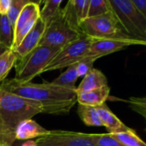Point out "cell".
<instances>
[{
	"instance_id": "cell-30",
	"label": "cell",
	"mask_w": 146,
	"mask_h": 146,
	"mask_svg": "<svg viewBox=\"0 0 146 146\" xmlns=\"http://www.w3.org/2000/svg\"><path fill=\"white\" fill-rule=\"evenodd\" d=\"M7 50H9V48L5 47L4 45H3V44H0V56H1L3 53H4Z\"/></svg>"
},
{
	"instance_id": "cell-27",
	"label": "cell",
	"mask_w": 146,
	"mask_h": 146,
	"mask_svg": "<svg viewBox=\"0 0 146 146\" xmlns=\"http://www.w3.org/2000/svg\"><path fill=\"white\" fill-rule=\"evenodd\" d=\"M96 60L91 57H84L79 62L77 63V71L78 77H84L92 68H94L93 65Z\"/></svg>"
},
{
	"instance_id": "cell-25",
	"label": "cell",
	"mask_w": 146,
	"mask_h": 146,
	"mask_svg": "<svg viewBox=\"0 0 146 146\" xmlns=\"http://www.w3.org/2000/svg\"><path fill=\"white\" fill-rule=\"evenodd\" d=\"M91 136L96 146H125L115 138H114L110 133H91Z\"/></svg>"
},
{
	"instance_id": "cell-1",
	"label": "cell",
	"mask_w": 146,
	"mask_h": 146,
	"mask_svg": "<svg viewBox=\"0 0 146 146\" xmlns=\"http://www.w3.org/2000/svg\"><path fill=\"white\" fill-rule=\"evenodd\" d=\"M0 89L39 103L42 107V113L48 115H68L77 103L76 90L55 86L51 82L22 83L10 79L2 82Z\"/></svg>"
},
{
	"instance_id": "cell-23",
	"label": "cell",
	"mask_w": 146,
	"mask_h": 146,
	"mask_svg": "<svg viewBox=\"0 0 146 146\" xmlns=\"http://www.w3.org/2000/svg\"><path fill=\"white\" fill-rule=\"evenodd\" d=\"M112 10L109 0H89L87 18L99 16Z\"/></svg>"
},
{
	"instance_id": "cell-13",
	"label": "cell",
	"mask_w": 146,
	"mask_h": 146,
	"mask_svg": "<svg viewBox=\"0 0 146 146\" xmlns=\"http://www.w3.org/2000/svg\"><path fill=\"white\" fill-rule=\"evenodd\" d=\"M49 133V130L41 127L35 121L29 119L21 122L15 130V140L25 141L36 139Z\"/></svg>"
},
{
	"instance_id": "cell-8",
	"label": "cell",
	"mask_w": 146,
	"mask_h": 146,
	"mask_svg": "<svg viewBox=\"0 0 146 146\" xmlns=\"http://www.w3.org/2000/svg\"><path fill=\"white\" fill-rule=\"evenodd\" d=\"M37 146H96L89 133L52 130L35 140Z\"/></svg>"
},
{
	"instance_id": "cell-20",
	"label": "cell",
	"mask_w": 146,
	"mask_h": 146,
	"mask_svg": "<svg viewBox=\"0 0 146 146\" xmlns=\"http://www.w3.org/2000/svg\"><path fill=\"white\" fill-rule=\"evenodd\" d=\"M14 40V27L7 15H0V44L11 49Z\"/></svg>"
},
{
	"instance_id": "cell-9",
	"label": "cell",
	"mask_w": 146,
	"mask_h": 146,
	"mask_svg": "<svg viewBox=\"0 0 146 146\" xmlns=\"http://www.w3.org/2000/svg\"><path fill=\"white\" fill-rule=\"evenodd\" d=\"M40 2L30 1L20 13L14 26V40L11 49L17 47L24 37L34 27L40 19Z\"/></svg>"
},
{
	"instance_id": "cell-24",
	"label": "cell",
	"mask_w": 146,
	"mask_h": 146,
	"mask_svg": "<svg viewBox=\"0 0 146 146\" xmlns=\"http://www.w3.org/2000/svg\"><path fill=\"white\" fill-rule=\"evenodd\" d=\"M29 2H30L29 0H12L10 9L9 10V13L7 14V16H8L9 21L11 22L13 27L15 24V21L20 15V13L22 12L23 8Z\"/></svg>"
},
{
	"instance_id": "cell-4",
	"label": "cell",
	"mask_w": 146,
	"mask_h": 146,
	"mask_svg": "<svg viewBox=\"0 0 146 146\" xmlns=\"http://www.w3.org/2000/svg\"><path fill=\"white\" fill-rule=\"evenodd\" d=\"M79 28L83 34L92 39L133 38L126 33L113 10L99 16L86 18Z\"/></svg>"
},
{
	"instance_id": "cell-6",
	"label": "cell",
	"mask_w": 146,
	"mask_h": 146,
	"mask_svg": "<svg viewBox=\"0 0 146 146\" xmlns=\"http://www.w3.org/2000/svg\"><path fill=\"white\" fill-rule=\"evenodd\" d=\"M91 41L92 38L82 33L77 40L59 50L57 55L43 69L42 74L52 70L67 68L77 64L85 57Z\"/></svg>"
},
{
	"instance_id": "cell-19",
	"label": "cell",
	"mask_w": 146,
	"mask_h": 146,
	"mask_svg": "<svg viewBox=\"0 0 146 146\" xmlns=\"http://www.w3.org/2000/svg\"><path fill=\"white\" fill-rule=\"evenodd\" d=\"M77 114L81 121L88 127L102 126L96 107H90V106H84V105L77 104Z\"/></svg>"
},
{
	"instance_id": "cell-2",
	"label": "cell",
	"mask_w": 146,
	"mask_h": 146,
	"mask_svg": "<svg viewBox=\"0 0 146 146\" xmlns=\"http://www.w3.org/2000/svg\"><path fill=\"white\" fill-rule=\"evenodd\" d=\"M40 113L39 103L0 89V146H12L18 125Z\"/></svg>"
},
{
	"instance_id": "cell-14",
	"label": "cell",
	"mask_w": 146,
	"mask_h": 146,
	"mask_svg": "<svg viewBox=\"0 0 146 146\" xmlns=\"http://www.w3.org/2000/svg\"><path fill=\"white\" fill-rule=\"evenodd\" d=\"M99 117L102 124L107 128L108 133L114 134L121 132H125L129 129L106 105V104L96 107Z\"/></svg>"
},
{
	"instance_id": "cell-10",
	"label": "cell",
	"mask_w": 146,
	"mask_h": 146,
	"mask_svg": "<svg viewBox=\"0 0 146 146\" xmlns=\"http://www.w3.org/2000/svg\"><path fill=\"white\" fill-rule=\"evenodd\" d=\"M143 44L146 45V41L135 38H113V39H92L85 57H91L96 60L121 50L127 46Z\"/></svg>"
},
{
	"instance_id": "cell-12",
	"label": "cell",
	"mask_w": 146,
	"mask_h": 146,
	"mask_svg": "<svg viewBox=\"0 0 146 146\" xmlns=\"http://www.w3.org/2000/svg\"><path fill=\"white\" fill-rule=\"evenodd\" d=\"M45 29L46 24L40 18L34 26V27L24 37L21 44L17 47L13 49L16 55L17 60L26 56L28 53H30L34 49H35L39 45L43 36V33L45 32Z\"/></svg>"
},
{
	"instance_id": "cell-17",
	"label": "cell",
	"mask_w": 146,
	"mask_h": 146,
	"mask_svg": "<svg viewBox=\"0 0 146 146\" xmlns=\"http://www.w3.org/2000/svg\"><path fill=\"white\" fill-rule=\"evenodd\" d=\"M78 78L79 77L77 71V64H75L67 68L65 72H63L59 77L53 80L51 83L55 86L76 90L77 86H75V84Z\"/></svg>"
},
{
	"instance_id": "cell-29",
	"label": "cell",
	"mask_w": 146,
	"mask_h": 146,
	"mask_svg": "<svg viewBox=\"0 0 146 146\" xmlns=\"http://www.w3.org/2000/svg\"><path fill=\"white\" fill-rule=\"evenodd\" d=\"M12 146H37L34 140H25V141H19L15 140Z\"/></svg>"
},
{
	"instance_id": "cell-7",
	"label": "cell",
	"mask_w": 146,
	"mask_h": 146,
	"mask_svg": "<svg viewBox=\"0 0 146 146\" xmlns=\"http://www.w3.org/2000/svg\"><path fill=\"white\" fill-rule=\"evenodd\" d=\"M82 33L73 29L64 19L61 13L46 26L45 32L39 45H46L62 49L65 45L77 40Z\"/></svg>"
},
{
	"instance_id": "cell-28",
	"label": "cell",
	"mask_w": 146,
	"mask_h": 146,
	"mask_svg": "<svg viewBox=\"0 0 146 146\" xmlns=\"http://www.w3.org/2000/svg\"><path fill=\"white\" fill-rule=\"evenodd\" d=\"M12 0H0V15H7Z\"/></svg>"
},
{
	"instance_id": "cell-18",
	"label": "cell",
	"mask_w": 146,
	"mask_h": 146,
	"mask_svg": "<svg viewBox=\"0 0 146 146\" xmlns=\"http://www.w3.org/2000/svg\"><path fill=\"white\" fill-rule=\"evenodd\" d=\"M61 4V0H47L44 2L40 12V18L45 22L46 26L60 15L62 10Z\"/></svg>"
},
{
	"instance_id": "cell-11",
	"label": "cell",
	"mask_w": 146,
	"mask_h": 146,
	"mask_svg": "<svg viewBox=\"0 0 146 146\" xmlns=\"http://www.w3.org/2000/svg\"><path fill=\"white\" fill-rule=\"evenodd\" d=\"M89 0H70L62 9L64 19L71 27L80 32L79 26L87 18ZM81 33V32H80Z\"/></svg>"
},
{
	"instance_id": "cell-21",
	"label": "cell",
	"mask_w": 146,
	"mask_h": 146,
	"mask_svg": "<svg viewBox=\"0 0 146 146\" xmlns=\"http://www.w3.org/2000/svg\"><path fill=\"white\" fill-rule=\"evenodd\" d=\"M17 61L13 49L7 50L0 56V83L3 82Z\"/></svg>"
},
{
	"instance_id": "cell-3",
	"label": "cell",
	"mask_w": 146,
	"mask_h": 146,
	"mask_svg": "<svg viewBox=\"0 0 146 146\" xmlns=\"http://www.w3.org/2000/svg\"><path fill=\"white\" fill-rule=\"evenodd\" d=\"M59 50L55 47L38 45L26 56L16 61L14 80L22 83L31 82L33 79L42 74L43 69L57 55Z\"/></svg>"
},
{
	"instance_id": "cell-16",
	"label": "cell",
	"mask_w": 146,
	"mask_h": 146,
	"mask_svg": "<svg viewBox=\"0 0 146 146\" xmlns=\"http://www.w3.org/2000/svg\"><path fill=\"white\" fill-rule=\"evenodd\" d=\"M110 88L108 86L77 94V102L78 104L90 107H98L106 103L109 97Z\"/></svg>"
},
{
	"instance_id": "cell-5",
	"label": "cell",
	"mask_w": 146,
	"mask_h": 146,
	"mask_svg": "<svg viewBox=\"0 0 146 146\" xmlns=\"http://www.w3.org/2000/svg\"><path fill=\"white\" fill-rule=\"evenodd\" d=\"M112 10L126 33L133 38L146 41V21L132 0H109Z\"/></svg>"
},
{
	"instance_id": "cell-22",
	"label": "cell",
	"mask_w": 146,
	"mask_h": 146,
	"mask_svg": "<svg viewBox=\"0 0 146 146\" xmlns=\"http://www.w3.org/2000/svg\"><path fill=\"white\" fill-rule=\"evenodd\" d=\"M118 141L125 146H146V143L143 141L137 133L131 128L125 132L111 134Z\"/></svg>"
},
{
	"instance_id": "cell-15",
	"label": "cell",
	"mask_w": 146,
	"mask_h": 146,
	"mask_svg": "<svg viewBox=\"0 0 146 146\" xmlns=\"http://www.w3.org/2000/svg\"><path fill=\"white\" fill-rule=\"evenodd\" d=\"M107 86H108V79L105 74L99 69L92 68L83 78V80L76 89V92L77 94H80Z\"/></svg>"
},
{
	"instance_id": "cell-26",
	"label": "cell",
	"mask_w": 146,
	"mask_h": 146,
	"mask_svg": "<svg viewBox=\"0 0 146 146\" xmlns=\"http://www.w3.org/2000/svg\"><path fill=\"white\" fill-rule=\"evenodd\" d=\"M130 108L136 113L142 115L146 121V97L145 98H131L127 101Z\"/></svg>"
}]
</instances>
